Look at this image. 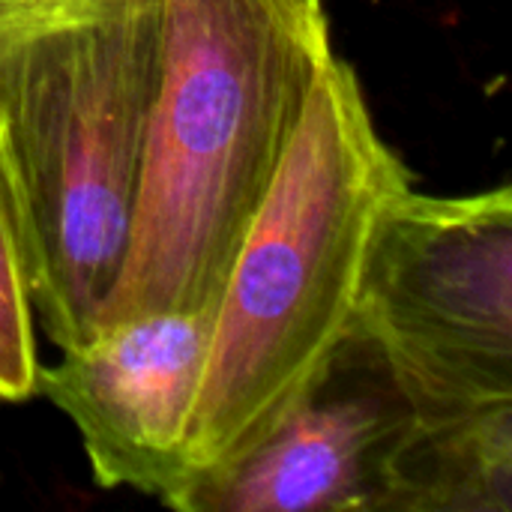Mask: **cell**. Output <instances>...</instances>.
Listing matches in <instances>:
<instances>
[{"mask_svg": "<svg viewBox=\"0 0 512 512\" xmlns=\"http://www.w3.org/2000/svg\"><path fill=\"white\" fill-rule=\"evenodd\" d=\"M327 48V15L297 0H159L141 189L99 324L219 303Z\"/></svg>", "mask_w": 512, "mask_h": 512, "instance_id": "1", "label": "cell"}, {"mask_svg": "<svg viewBox=\"0 0 512 512\" xmlns=\"http://www.w3.org/2000/svg\"><path fill=\"white\" fill-rule=\"evenodd\" d=\"M135 0H0V51L27 36L120 12Z\"/></svg>", "mask_w": 512, "mask_h": 512, "instance_id": "9", "label": "cell"}, {"mask_svg": "<svg viewBox=\"0 0 512 512\" xmlns=\"http://www.w3.org/2000/svg\"><path fill=\"white\" fill-rule=\"evenodd\" d=\"M420 405L351 321L285 411L234 459L198 474L180 512H384L390 468Z\"/></svg>", "mask_w": 512, "mask_h": 512, "instance_id": "5", "label": "cell"}, {"mask_svg": "<svg viewBox=\"0 0 512 512\" xmlns=\"http://www.w3.org/2000/svg\"><path fill=\"white\" fill-rule=\"evenodd\" d=\"M354 321L423 417L512 399V189L393 195L372 228Z\"/></svg>", "mask_w": 512, "mask_h": 512, "instance_id": "4", "label": "cell"}, {"mask_svg": "<svg viewBox=\"0 0 512 512\" xmlns=\"http://www.w3.org/2000/svg\"><path fill=\"white\" fill-rule=\"evenodd\" d=\"M159 72V0L0 51V159L15 195L36 324L90 339L120 279Z\"/></svg>", "mask_w": 512, "mask_h": 512, "instance_id": "3", "label": "cell"}, {"mask_svg": "<svg viewBox=\"0 0 512 512\" xmlns=\"http://www.w3.org/2000/svg\"><path fill=\"white\" fill-rule=\"evenodd\" d=\"M213 318L216 306L105 321L39 366L36 393L69 417L99 486L165 507L183 492Z\"/></svg>", "mask_w": 512, "mask_h": 512, "instance_id": "6", "label": "cell"}, {"mask_svg": "<svg viewBox=\"0 0 512 512\" xmlns=\"http://www.w3.org/2000/svg\"><path fill=\"white\" fill-rule=\"evenodd\" d=\"M39 366L21 219L0 159V402L36 396Z\"/></svg>", "mask_w": 512, "mask_h": 512, "instance_id": "8", "label": "cell"}, {"mask_svg": "<svg viewBox=\"0 0 512 512\" xmlns=\"http://www.w3.org/2000/svg\"><path fill=\"white\" fill-rule=\"evenodd\" d=\"M384 512H512V399L420 417Z\"/></svg>", "mask_w": 512, "mask_h": 512, "instance_id": "7", "label": "cell"}, {"mask_svg": "<svg viewBox=\"0 0 512 512\" xmlns=\"http://www.w3.org/2000/svg\"><path fill=\"white\" fill-rule=\"evenodd\" d=\"M297 3L309 12H324V0H297Z\"/></svg>", "mask_w": 512, "mask_h": 512, "instance_id": "10", "label": "cell"}, {"mask_svg": "<svg viewBox=\"0 0 512 512\" xmlns=\"http://www.w3.org/2000/svg\"><path fill=\"white\" fill-rule=\"evenodd\" d=\"M408 186L354 66L327 48L222 282L189 432V483L243 453L348 333L375 219Z\"/></svg>", "mask_w": 512, "mask_h": 512, "instance_id": "2", "label": "cell"}]
</instances>
